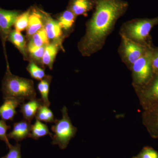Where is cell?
<instances>
[{
  "instance_id": "cell-1",
  "label": "cell",
  "mask_w": 158,
  "mask_h": 158,
  "mask_svg": "<svg viewBox=\"0 0 158 158\" xmlns=\"http://www.w3.org/2000/svg\"><path fill=\"white\" fill-rule=\"evenodd\" d=\"M129 6L125 0H95L93 14L85 24V34L77 44L83 56H91L103 48L118 20L125 14Z\"/></svg>"
},
{
  "instance_id": "cell-2",
  "label": "cell",
  "mask_w": 158,
  "mask_h": 158,
  "mask_svg": "<svg viewBox=\"0 0 158 158\" xmlns=\"http://www.w3.org/2000/svg\"><path fill=\"white\" fill-rule=\"evenodd\" d=\"M2 92L4 99L13 98L21 104L26 100L36 98L34 82L30 79L15 75L11 73L9 65L2 82Z\"/></svg>"
},
{
  "instance_id": "cell-3",
  "label": "cell",
  "mask_w": 158,
  "mask_h": 158,
  "mask_svg": "<svg viewBox=\"0 0 158 158\" xmlns=\"http://www.w3.org/2000/svg\"><path fill=\"white\" fill-rule=\"evenodd\" d=\"M158 25V16L153 18H136L122 24L119 36L147 47L152 46L150 33Z\"/></svg>"
},
{
  "instance_id": "cell-4",
  "label": "cell",
  "mask_w": 158,
  "mask_h": 158,
  "mask_svg": "<svg viewBox=\"0 0 158 158\" xmlns=\"http://www.w3.org/2000/svg\"><path fill=\"white\" fill-rule=\"evenodd\" d=\"M62 117L61 119H56L52 126V130L54 135L52 137V144L58 145L61 149H65L67 147L71 138L73 137L76 129L72 124L65 107L62 110Z\"/></svg>"
},
{
  "instance_id": "cell-5",
  "label": "cell",
  "mask_w": 158,
  "mask_h": 158,
  "mask_svg": "<svg viewBox=\"0 0 158 158\" xmlns=\"http://www.w3.org/2000/svg\"><path fill=\"white\" fill-rule=\"evenodd\" d=\"M120 37L121 42L118 48V56L122 61L130 69L138 59L152 47L141 45L122 36Z\"/></svg>"
},
{
  "instance_id": "cell-6",
  "label": "cell",
  "mask_w": 158,
  "mask_h": 158,
  "mask_svg": "<svg viewBox=\"0 0 158 158\" xmlns=\"http://www.w3.org/2000/svg\"><path fill=\"white\" fill-rule=\"evenodd\" d=\"M152 47L150 48L144 55L138 59L131 69L135 81L138 85H146L153 75L151 60Z\"/></svg>"
},
{
  "instance_id": "cell-7",
  "label": "cell",
  "mask_w": 158,
  "mask_h": 158,
  "mask_svg": "<svg viewBox=\"0 0 158 158\" xmlns=\"http://www.w3.org/2000/svg\"><path fill=\"white\" fill-rule=\"evenodd\" d=\"M44 28L45 29L49 41L59 46L61 49L64 50L62 42L66 36L57 20L54 19L45 11Z\"/></svg>"
},
{
  "instance_id": "cell-8",
  "label": "cell",
  "mask_w": 158,
  "mask_h": 158,
  "mask_svg": "<svg viewBox=\"0 0 158 158\" xmlns=\"http://www.w3.org/2000/svg\"><path fill=\"white\" fill-rule=\"evenodd\" d=\"M18 10H7L0 8V37L6 56V42L11 27L14 24L18 16L20 14Z\"/></svg>"
},
{
  "instance_id": "cell-9",
  "label": "cell",
  "mask_w": 158,
  "mask_h": 158,
  "mask_svg": "<svg viewBox=\"0 0 158 158\" xmlns=\"http://www.w3.org/2000/svg\"><path fill=\"white\" fill-rule=\"evenodd\" d=\"M30 9L28 25L27 29V36L29 39L43 28L44 24V11L36 7H32Z\"/></svg>"
},
{
  "instance_id": "cell-10",
  "label": "cell",
  "mask_w": 158,
  "mask_h": 158,
  "mask_svg": "<svg viewBox=\"0 0 158 158\" xmlns=\"http://www.w3.org/2000/svg\"><path fill=\"white\" fill-rule=\"evenodd\" d=\"M95 5V0H70L67 9L77 17L79 15L86 17L89 11L94 10Z\"/></svg>"
},
{
  "instance_id": "cell-11",
  "label": "cell",
  "mask_w": 158,
  "mask_h": 158,
  "mask_svg": "<svg viewBox=\"0 0 158 158\" xmlns=\"http://www.w3.org/2000/svg\"><path fill=\"white\" fill-rule=\"evenodd\" d=\"M31 123L25 119L15 123L13 125V128L11 132L7 135L9 139H13L17 142L22 141L29 138L31 134Z\"/></svg>"
},
{
  "instance_id": "cell-12",
  "label": "cell",
  "mask_w": 158,
  "mask_h": 158,
  "mask_svg": "<svg viewBox=\"0 0 158 158\" xmlns=\"http://www.w3.org/2000/svg\"><path fill=\"white\" fill-rule=\"evenodd\" d=\"M44 105L41 99L35 98L29 100L20 105V112L22 113L24 119L31 123L36 116L37 110Z\"/></svg>"
},
{
  "instance_id": "cell-13",
  "label": "cell",
  "mask_w": 158,
  "mask_h": 158,
  "mask_svg": "<svg viewBox=\"0 0 158 158\" xmlns=\"http://www.w3.org/2000/svg\"><path fill=\"white\" fill-rule=\"evenodd\" d=\"M21 104L17 100L13 98L4 99L2 105L0 106V117L5 121H13L16 114V109Z\"/></svg>"
},
{
  "instance_id": "cell-14",
  "label": "cell",
  "mask_w": 158,
  "mask_h": 158,
  "mask_svg": "<svg viewBox=\"0 0 158 158\" xmlns=\"http://www.w3.org/2000/svg\"><path fill=\"white\" fill-rule=\"evenodd\" d=\"M77 18L75 15L67 9L57 16V21L66 36L73 31Z\"/></svg>"
},
{
  "instance_id": "cell-15",
  "label": "cell",
  "mask_w": 158,
  "mask_h": 158,
  "mask_svg": "<svg viewBox=\"0 0 158 158\" xmlns=\"http://www.w3.org/2000/svg\"><path fill=\"white\" fill-rule=\"evenodd\" d=\"M7 40L19 51L25 59H28L25 38L20 32L15 30H11Z\"/></svg>"
},
{
  "instance_id": "cell-16",
  "label": "cell",
  "mask_w": 158,
  "mask_h": 158,
  "mask_svg": "<svg viewBox=\"0 0 158 158\" xmlns=\"http://www.w3.org/2000/svg\"><path fill=\"white\" fill-rule=\"evenodd\" d=\"M59 49L61 48L59 46L52 43L47 45L43 56L42 64L48 66L50 69L52 70Z\"/></svg>"
},
{
  "instance_id": "cell-17",
  "label": "cell",
  "mask_w": 158,
  "mask_h": 158,
  "mask_svg": "<svg viewBox=\"0 0 158 158\" xmlns=\"http://www.w3.org/2000/svg\"><path fill=\"white\" fill-rule=\"evenodd\" d=\"M46 135L50 136L52 138L53 134L50 132L46 124L36 119L34 124L32 125L31 126V132L29 138L34 140H38L39 138Z\"/></svg>"
},
{
  "instance_id": "cell-18",
  "label": "cell",
  "mask_w": 158,
  "mask_h": 158,
  "mask_svg": "<svg viewBox=\"0 0 158 158\" xmlns=\"http://www.w3.org/2000/svg\"><path fill=\"white\" fill-rule=\"evenodd\" d=\"M52 77L49 75L46 76L41 80L37 85V88L40 94L44 105L49 107L50 102L49 100L50 85Z\"/></svg>"
},
{
  "instance_id": "cell-19",
  "label": "cell",
  "mask_w": 158,
  "mask_h": 158,
  "mask_svg": "<svg viewBox=\"0 0 158 158\" xmlns=\"http://www.w3.org/2000/svg\"><path fill=\"white\" fill-rule=\"evenodd\" d=\"M29 40L28 44L36 47L46 46L50 43L46 32L44 27L34 34Z\"/></svg>"
},
{
  "instance_id": "cell-20",
  "label": "cell",
  "mask_w": 158,
  "mask_h": 158,
  "mask_svg": "<svg viewBox=\"0 0 158 158\" xmlns=\"http://www.w3.org/2000/svg\"><path fill=\"white\" fill-rule=\"evenodd\" d=\"M35 117L40 121L50 123H54L56 120L52 110L48 106L44 105H42L37 110Z\"/></svg>"
},
{
  "instance_id": "cell-21",
  "label": "cell",
  "mask_w": 158,
  "mask_h": 158,
  "mask_svg": "<svg viewBox=\"0 0 158 158\" xmlns=\"http://www.w3.org/2000/svg\"><path fill=\"white\" fill-rule=\"evenodd\" d=\"M27 70L32 78L38 81H41L46 76L44 69L38 66L33 60H31L29 63Z\"/></svg>"
},
{
  "instance_id": "cell-22",
  "label": "cell",
  "mask_w": 158,
  "mask_h": 158,
  "mask_svg": "<svg viewBox=\"0 0 158 158\" xmlns=\"http://www.w3.org/2000/svg\"><path fill=\"white\" fill-rule=\"evenodd\" d=\"M30 11L31 9H29L18 16L14 23L15 28L16 31L20 32L27 29L28 25Z\"/></svg>"
},
{
  "instance_id": "cell-23",
  "label": "cell",
  "mask_w": 158,
  "mask_h": 158,
  "mask_svg": "<svg viewBox=\"0 0 158 158\" xmlns=\"http://www.w3.org/2000/svg\"><path fill=\"white\" fill-rule=\"evenodd\" d=\"M46 46H42L36 47L33 46L28 44L27 49L28 53L32 59H34L36 62L42 64V60L44 50Z\"/></svg>"
},
{
  "instance_id": "cell-24",
  "label": "cell",
  "mask_w": 158,
  "mask_h": 158,
  "mask_svg": "<svg viewBox=\"0 0 158 158\" xmlns=\"http://www.w3.org/2000/svg\"><path fill=\"white\" fill-rule=\"evenodd\" d=\"M155 77L151 79L147 84H149L146 91V96L152 99H158V73L154 74Z\"/></svg>"
},
{
  "instance_id": "cell-25",
  "label": "cell",
  "mask_w": 158,
  "mask_h": 158,
  "mask_svg": "<svg viewBox=\"0 0 158 158\" xmlns=\"http://www.w3.org/2000/svg\"><path fill=\"white\" fill-rule=\"evenodd\" d=\"M10 128V127L6 124L5 120H0V139L6 143L9 148L11 144L9 142L7 132Z\"/></svg>"
},
{
  "instance_id": "cell-26",
  "label": "cell",
  "mask_w": 158,
  "mask_h": 158,
  "mask_svg": "<svg viewBox=\"0 0 158 158\" xmlns=\"http://www.w3.org/2000/svg\"><path fill=\"white\" fill-rule=\"evenodd\" d=\"M2 158H22L20 144L17 143L15 145H11L9 148V152Z\"/></svg>"
},
{
  "instance_id": "cell-27",
  "label": "cell",
  "mask_w": 158,
  "mask_h": 158,
  "mask_svg": "<svg viewBox=\"0 0 158 158\" xmlns=\"http://www.w3.org/2000/svg\"><path fill=\"white\" fill-rule=\"evenodd\" d=\"M152 66L153 74L158 73V47L152 48Z\"/></svg>"
},
{
  "instance_id": "cell-28",
  "label": "cell",
  "mask_w": 158,
  "mask_h": 158,
  "mask_svg": "<svg viewBox=\"0 0 158 158\" xmlns=\"http://www.w3.org/2000/svg\"><path fill=\"white\" fill-rule=\"evenodd\" d=\"M141 158H158V154L156 152L150 148H147L142 152Z\"/></svg>"
},
{
  "instance_id": "cell-29",
  "label": "cell",
  "mask_w": 158,
  "mask_h": 158,
  "mask_svg": "<svg viewBox=\"0 0 158 158\" xmlns=\"http://www.w3.org/2000/svg\"></svg>"
}]
</instances>
